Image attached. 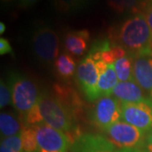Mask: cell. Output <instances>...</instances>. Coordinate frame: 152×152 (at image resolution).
Segmentation results:
<instances>
[{
    "label": "cell",
    "instance_id": "8992f818",
    "mask_svg": "<svg viewBox=\"0 0 152 152\" xmlns=\"http://www.w3.org/2000/svg\"><path fill=\"white\" fill-rule=\"evenodd\" d=\"M121 107L122 102L113 96H101L93 106L91 120L96 127L104 130L121 119Z\"/></svg>",
    "mask_w": 152,
    "mask_h": 152
},
{
    "label": "cell",
    "instance_id": "7402d4cb",
    "mask_svg": "<svg viewBox=\"0 0 152 152\" xmlns=\"http://www.w3.org/2000/svg\"><path fill=\"white\" fill-rule=\"evenodd\" d=\"M54 8L64 14H73L80 11L78 0H52Z\"/></svg>",
    "mask_w": 152,
    "mask_h": 152
},
{
    "label": "cell",
    "instance_id": "4dcf8cb0",
    "mask_svg": "<svg viewBox=\"0 0 152 152\" xmlns=\"http://www.w3.org/2000/svg\"><path fill=\"white\" fill-rule=\"evenodd\" d=\"M15 1H16V0H1V2L4 4H9L15 2Z\"/></svg>",
    "mask_w": 152,
    "mask_h": 152
},
{
    "label": "cell",
    "instance_id": "3957f363",
    "mask_svg": "<svg viewBox=\"0 0 152 152\" xmlns=\"http://www.w3.org/2000/svg\"><path fill=\"white\" fill-rule=\"evenodd\" d=\"M8 83L12 93V105L24 121L29 112L37 104L41 93L31 79L19 73H11Z\"/></svg>",
    "mask_w": 152,
    "mask_h": 152
},
{
    "label": "cell",
    "instance_id": "52a82bcc",
    "mask_svg": "<svg viewBox=\"0 0 152 152\" xmlns=\"http://www.w3.org/2000/svg\"><path fill=\"white\" fill-rule=\"evenodd\" d=\"M99 78L100 74L96 63L91 55L88 54L77 67L76 80L86 99L90 102L96 101L100 97L98 92Z\"/></svg>",
    "mask_w": 152,
    "mask_h": 152
},
{
    "label": "cell",
    "instance_id": "7c38bea8",
    "mask_svg": "<svg viewBox=\"0 0 152 152\" xmlns=\"http://www.w3.org/2000/svg\"><path fill=\"white\" fill-rule=\"evenodd\" d=\"M75 152H118L111 141L103 136L83 134L75 143Z\"/></svg>",
    "mask_w": 152,
    "mask_h": 152
},
{
    "label": "cell",
    "instance_id": "4fadbf2b",
    "mask_svg": "<svg viewBox=\"0 0 152 152\" xmlns=\"http://www.w3.org/2000/svg\"><path fill=\"white\" fill-rule=\"evenodd\" d=\"M90 42V32L86 29L70 31L64 37V48L71 55L80 57L85 54Z\"/></svg>",
    "mask_w": 152,
    "mask_h": 152
},
{
    "label": "cell",
    "instance_id": "ffe728a7",
    "mask_svg": "<svg viewBox=\"0 0 152 152\" xmlns=\"http://www.w3.org/2000/svg\"><path fill=\"white\" fill-rule=\"evenodd\" d=\"M24 152H38L37 130L35 126H25L20 133Z\"/></svg>",
    "mask_w": 152,
    "mask_h": 152
},
{
    "label": "cell",
    "instance_id": "4316f807",
    "mask_svg": "<svg viewBox=\"0 0 152 152\" xmlns=\"http://www.w3.org/2000/svg\"><path fill=\"white\" fill-rule=\"evenodd\" d=\"M145 19H146L147 22L149 24V26L151 28L152 31V5L149 6L147 8L145 11Z\"/></svg>",
    "mask_w": 152,
    "mask_h": 152
},
{
    "label": "cell",
    "instance_id": "5bb4252c",
    "mask_svg": "<svg viewBox=\"0 0 152 152\" xmlns=\"http://www.w3.org/2000/svg\"><path fill=\"white\" fill-rule=\"evenodd\" d=\"M53 95L72 110L76 116L81 110L82 102L75 91H73L70 87H67L63 85H55L53 86Z\"/></svg>",
    "mask_w": 152,
    "mask_h": 152
},
{
    "label": "cell",
    "instance_id": "ba28073f",
    "mask_svg": "<svg viewBox=\"0 0 152 152\" xmlns=\"http://www.w3.org/2000/svg\"><path fill=\"white\" fill-rule=\"evenodd\" d=\"M38 152H68L69 140L65 134L48 124L35 126Z\"/></svg>",
    "mask_w": 152,
    "mask_h": 152
},
{
    "label": "cell",
    "instance_id": "8fae6325",
    "mask_svg": "<svg viewBox=\"0 0 152 152\" xmlns=\"http://www.w3.org/2000/svg\"><path fill=\"white\" fill-rule=\"evenodd\" d=\"M112 95L122 103L152 102L151 99L145 96V91L135 81L119 82Z\"/></svg>",
    "mask_w": 152,
    "mask_h": 152
},
{
    "label": "cell",
    "instance_id": "484cf974",
    "mask_svg": "<svg viewBox=\"0 0 152 152\" xmlns=\"http://www.w3.org/2000/svg\"><path fill=\"white\" fill-rule=\"evenodd\" d=\"M39 0H17V5L21 9H29L37 4Z\"/></svg>",
    "mask_w": 152,
    "mask_h": 152
},
{
    "label": "cell",
    "instance_id": "30bf717a",
    "mask_svg": "<svg viewBox=\"0 0 152 152\" xmlns=\"http://www.w3.org/2000/svg\"><path fill=\"white\" fill-rule=\"evenodd\" d=\"M131 57L134 80L152 100V54H138Z\"/></svg>",
    "mask_w": 152,
    "mask_h": 152
},
{
    "label": "cell",
    "instance_id": "9c48e42d",
    "mask_svg": "<svg viewBox=\"0 0 152 152\" xmlns=\"http://www.w3.org/2000/svg\"><path fill=\"white\" fill-rule=\"evenodd\" d=\"M121 119L145 133L151 131L152 129V102L122 103Z\"/></svg>",
    "mask_w": 152,
    "mask_h": 152
},
{
    "label": "cell",
    "instance_id": "d6986e66",
    "mask_svg": "<svg viewBox=\"0 0 152 152\" xmlns=\"http://www.w3.org/2000/svg\"><path fill=\"white\" fill-rule=\"evenodd\" d=\"M114 69L119 82L134 81L133 74V59L130 55L118 59L114 63Z\"/></svg>",
    "mask_w": 152,
    "mask_h": 152
},
{
    "label": "cell",
    "instance_id": "277c9868",
    "mask_svg": "<svg viewBox=\"0 0 152 152\" xmlns=\"http://www.w3.org/2000/svg\"><path fill=\"white\" fill-rule=\"evenodd\" d=\"M31 47L37 58L44 64L54 63L59 56V37L52 28L47 26H38L34 30Z\"/></svg>",
    "mask_w": 152,
    "mask_h": 152
},
{
    "label": "cell",
    "instance_id": "2e32d148",
    "mask_svg": "<svg viewBox=\"0 0 152 152\" xmlns=\"http://www.w3.org/2000/svg\"><path fill=\"white\" fill-rule=\"evenodd\" d=\"M107 3L112 10L119 15L141 13L142 10L147 6L146 3L143 0H107Z\"/></svg>",
    "mask_w": 152,
    "mask_h": 152
},
{
    "label": "cell",
    "instance_id": "44dd1931",
    "mask_svg": "<svg viewBox=\"0 0 152 152\" xmlns=\"http://www.w3.org/2000/svg\"><path fill=\"white\" fill-rule=\"evenodd\" d=\"M0 152H24L20 134L2 139Z\"/></svg>",
    "mask_w": 152,
    "mask_h": 152
},
{
    "label": "cell",
    "instance_id": "cb8c5ba5",
    "mask_svg": "<svg viewBox=\"0 0 152 152\" xmlns=\"http://www.w3.org/2000/svg\"><path fill=\"white\" fill-rule=\"evenodd\" d=\"M140 150L143 152H152V129L147 132Z\"/></svg>",
    "mask_w": 152,
    "mask_h": 152
},
{
    "label": "cell",
    "instance_id": "f1b7e54d",
    "mask_svg": "<svg viewBox=\"0 0 152 152\" xmlns=\"http://www.w3.org/2000/svg\"><path fill=\"white\" fill-rule=\"evenodd\" d=\"M118 152H143L139 148H127V149H119Z\"/></svg>",
    "mask_w": 152,
    "mask_h": 152
},
{
    "label": "cell",
    "instance_id": "603a6c76",
    "mask_svg": "<svg viewBox=\"0 0 152 152\" xmlns=\"http://www.w3.org/2000/svg\"><path fill=\"white\" fill-rule=\"evenodd\" d=\"M12 104V93L8 81L1 80L0 83V107L3 109Z\"/></svg>",
    "mask_w": 152,
    "mask_h": 152
},
{
    "label": "cell",
    "instance_id": "5b68a950",
    "mask_svg": "<svg viewBox=\"0 0 152 152\" xmlns=\"http://www.w3.org/2000/svg\"><path fill=\"white\" fill-rule=\"evenodd\" d=\"M104 132L107 140L119 149L139 148L145 140V132L124 121H118L110 125Z\"/></svg>",
    "mask_w": 152,
    "mask_h": 152
},
{
    "label": "cell",
    "instance_id": "1f68e13d",
    "mask_svg": "<svg viewBox=\"0 0 152 152\" xmlns=\"http://www.w3.org/2000/svg\"><path fill=\"white\" fill-rule=\"evenodd\" d=\"M145 3H146V4H148V3H151L152 0H143Z\"/></svg>",
    "mask_w": 152,
    "mask_h": 152
},
{
    "label": "cell",
    "instance_id": "9a60e30c",
    "mask_svg": "<svg viewBox=\"0 0 152 152\" xmlns=\"http://www.w3.org/2000/svg\"><path fill=\"white\" fill-rule=\"evenodd\" d=\"M114 66L107 64L105 70L100 75L98 81V92L101 96H112L114 88L119 83Z\"/></svg>",
    "mask_w": 152,
    "mask_h": 152
},
{
    "label": "cell",
    "instance_id": "f546056e",
    "mask_svg": "<svg viewBox=\"0 0 152 152\" xmlns=\"http://www.w3.org/2000/svg\"><path fill=\"white\" fill-rule=\"evenodd\" d=\"M6 31V26L4 22H1L0 23V34L3 35L4 33Z\"/></svg>",
    "mask_w": 152,
    "mask_h": 152
},
{
    "label": "cell",
    "instance_id": "7a4b0ae2",
    "mask_svg": "<svg viewBox=\"0 0 152 152\" xmlns=\"http://www.w3.org/2000/svg\"><path fill=\"white\" fill-rule=\"evenodd\" d=\"M111 42L128 54H152V31L143 13L134 14L118 27L113 28Z\"/></svg>",
    "mask_w": 152,
    "mask_h": 152
},
{
    "label": "cell",
    "instance_id": "83f0119b",
    "mask_svg": "<svg viewBox=\"0 0 152 152\" xmlns=\"http://www.w3.org/2000/svg\"><path fill=\"white\" fill-rule=\"evenodd\" d=\"M95 0H78L79 6H80V10H82L86 8H88L92 4Z\"/></svg>",
    "mask_w": 152,
    "mask_h": 152
},
{
    "label": "cell",
    "instance_id": "6da1fadb",
    "mask_svg": "<svg viewBox=\"0 0 152 152\" xmlns=\"http://www.w3.org/2000/svg\"><path fill=\"white\" fill-rule=\"evenodd\" d=\"M76 116L73 111L54 95L41 93L37 104L24 119L25 126L45 124L65 134L69 142L75 143L80 137Z\"/></svg>",
    "mask_w": 152,
    "mask_h": 152
},
{
    "label": "cell",
    "instance_id": "d4e9b609",
    "mask_svg": "<svg viewBox=\"0 0 152 152\" xmlns=\"http://www.w3.org/2000/svg\"><path fill=\"white\" fill-rule=\"evenodd\" d=\"M8 53H13V50L10 44L6 38L1 37L0 39V54L5 55Z\"/></svg>",
    "mask_w": 152,
    "mask_h": 152
},
{
    "label": "cell",
    "instance_id": "e0dca14e",
    "mask_svg": "<svg viewBox=\"0 0 152 152\" xmlns=\"http://www.w3.org/2000/svg\"><path fill=\"white\" fill-rule=\"evenodd\" d=\"M24 127L17 118L12 114L9 113H1L0 114V132L2 139L20 134Z\"/></svg>",
    "mask_w": 152,
    "mask_h": 152
},
{
    "label": "cell",
    "instance_id": "ac0fdd59",
    "mask_svg": "<svg viewBox=\"0 0 152 152\" xmlns=\"http://www.w3.org/2000/svg\"><path fill=\"white\" fill-rule=\"evenodd\" d=\"M55 69L58 75L64 80H68L74 75L76 69V64L72 56L67 53L60 54L54 62Z\"/></svg>",
    "mask_w": 152,
    "mask_h": 152
}]
</instances>
